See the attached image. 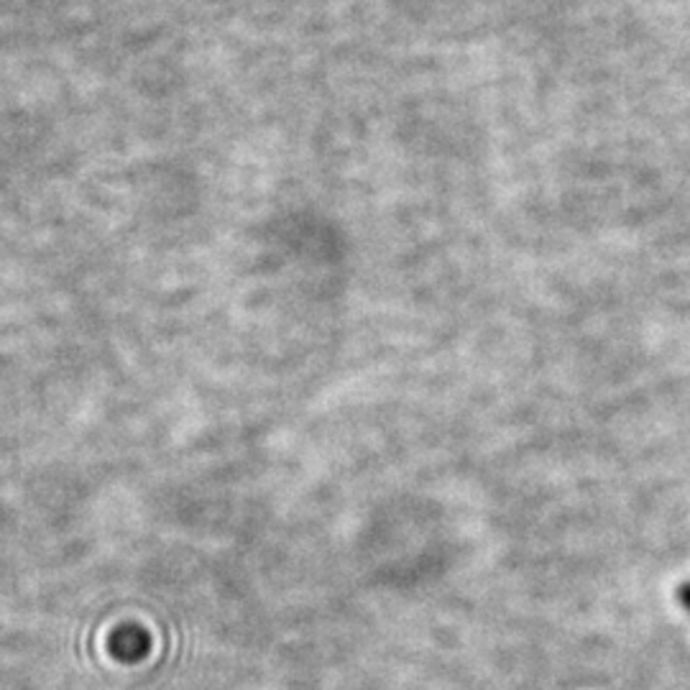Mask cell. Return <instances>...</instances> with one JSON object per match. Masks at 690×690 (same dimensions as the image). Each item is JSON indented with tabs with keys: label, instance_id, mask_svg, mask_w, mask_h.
I'll list each match as a JSON object with an SVG mask.
<instances>
[{
	"label": "cell",
	"instance_id": "6da1fadb",
	"mask_svg": "<svg viewBox=\"0 0 690 690\" xmlns=\"http://www.w3.org/2000/svg\"><path fill=\"white\" fill-rule=\"evenodd\" d=\"M678 601L690 613V584H683V586L678 588Z\"/></svg>",
	"mask_w": 690,
	"mask_h": 690
}]
</instances>
